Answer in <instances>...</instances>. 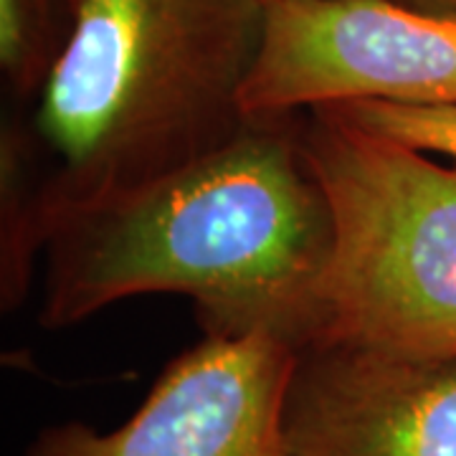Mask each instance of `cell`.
I'll return each instance as SVG.
<instances>
[{"label": "cell", "mask_w": 456, "mask_h": 456, "mask_svg": "<svg viewBox=\"0 0 456 456\" xmlns=\"http://www.w3.org/2000/svg\"><path fill=\"white\" fill-rule=\"evenodd\" d=\"M264 0H84L38 99L0 125V307L16 312L51 233L224 145Z\"/></svg>", "instance_id": "6da1fadb"}, {"label": "cell", "mask_w": 456, "mask_h": 456, "mask_svg": "<svg viewBox=\"0 0 456 456\" xmlns=\"http://www.w3.org/2000/svg\"><path fill=\"white\" fill-rule=\"evenodd\" d=\"M335 241L297 114L248 117L203 158L69 216L51 233L38 322L79 325L142 294L196 302L206 335L297 347Z\"/></svg>", "instance_id": "7a4b0ae2"}, {"label": "cell", "mask_w": 456, "mask_h": 456, "mask_svg": "<svg viewBox=\"0 0 456 456\" xmlns=\"http://www.w3.org/2000/svg\"><path fill=\"white\" fill-rule=\"evenodd\" d=\"M297 134L335 226L297 347L355 342L456 358V163L332 107L297 112Z\"/></svg>", "instance_id": "3957f363"}, {"label": "cell", "mask_w": 456, "mask_h": 456, "mask_svg": "<svg viewBox=\"0 0 456 456\" xmlns=\"http://www.w3.org/2000/svg\"><path fill=\"white\" fill-rule=\"evenodd\" d=\"M353 102L456 104V18L395 0H264L246 117Z\"/></svg>", "instance_id": "277c9868"}, {"label": "cell", "mask_w": 456, "mask_h": 456, "mask_svg": "<svg viewBox=\"0 0 456 456\" xmlns=\"http://www.w3.org/2000/svg\"><path fill=\"white\" fill-rule=\"evenodd\" d=\"M292 365L294 345L274 332L206 335L167 362L125 424L46 426L26 456H287L281 408Z\"/></svg>", "instance_id": "5b68a950"}, {"label": "cell", "mask_w": 456, "mask_h": 456, "mask_svg": "<svg viewBox=\"0 0 456 456\" xmlns=\"http://www.w3.org/2000/svg\"><path fill=\"white\" fill-rule=\"evenodd\" d=\"M281 436L287 456H456V358L299 345Z\"/></svg>", "instance_id": "8992f818"}, {"label": "cell", "mask_w": 456, "mask_h": 456, "mask_svg": "<svg viewBox=\"0 0 456 456\" xmlns=\"http://www.w3.org/2000/svg\"><path fill=\"white\" fill-rule=\"evenodd\" d=\"M82 5L84 0H0V77L11 110L38 99Z\"/></svg>", "instance_id": "52a82bcc"}, {"label": "cell", "mask_w": 456, "mask_h": 456, "mask_svg": "<svg viewBox=\"0 0 456 456\" xmlns=\"http://www.w3.org/2000/svg\"><path fill=\"white\" fill-rule=\"evenodd\" d=\"M365 130L386 134L395 142L441 155L456 163V104H386V102H353L332 107Z\"/></svg>", "instance_id": "ba28073f"}, {"label": "cell", "mask_w": 456, "mask_h": 456, "mask_svg": "<svg viewBox=\"0 0 456 456\" xmlns=\"http://www.w3.org/2000/svg\"><path fill=\"white\" fill-rule=\"evenodd\" d=\"M401 5L426 11V13H439V16H454L456 18V0H395Z\"/></svg>", "instance_id": "9c48e42d"}]
</instances>
